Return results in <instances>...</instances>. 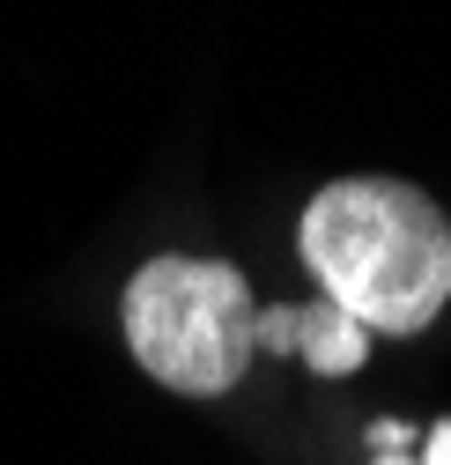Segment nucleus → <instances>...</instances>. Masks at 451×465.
I'll return each instance as SVG.
<instances>
[{
	"mask_svg": "<svg viewBox=\"0 0 451 465\" xmlns=\"http://www.w3.org/2000/svg\"><path fill=\"white\" fill-rule=\"evenodd\" d=\"M304 266L363 332H422L451 303V222L400 178H341L304 207Z\"/></svg>",
	"mask_w": 451,
	"mask_h": 465,
	"instance_id": "1",
	"label": "nucleus"
},
{
	"mask_svg": "<svg viewBox=\"0 0 451 465\" xmlns=\"http://www.w3.org/2000/svg\"><path fill=\"white\" fill-rule=\"evenodd\" d=\"M252 288L222 259H148L126 281V347L134 362L185 399H215L252 370Z\"/></svg>",
	"mask_w": 451,
	"mask_h": 465,
	"instance_id": "2",
	"label": "nucleus"
},
{
	"mask_svg": "<svg viewBox=\"0 0 451 465\" xmlns=\"http://www.w3.org/2000/svg\"><path fill=\"white\" fill-rule=\"evenodd\" d=\"M252 347H266V355H304L318 377H356L370 362V332L348 318V311H333L326 296L304 303V311H259L252 318Z\"/></svg>",
	"mask_w": 451,
	"mask_h": 465,
	"instance_id": "3",
	"label": "nucleus"
},
{
	"mask_svg": "<svg viewBox=\"0 0 451 465\" xmlns=\"http://www.w3.org/2000/svg\"><path fill=\"white\" fill-rule=\"evenodd\" d=\"M377 465H451V414L422 436V458H377Z\"/></svg>",
	"mask_w": 451,
	"mask_h": 465,
	"instance_id": "4",
	"label": "nucleus"
}]
</instances>
